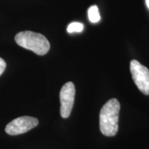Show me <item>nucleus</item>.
<instances>
[{"label":"nucleus","instance_id":"obj_1","mask_svg":"<svg viewBox=\"0 0 149 149\" xmlns=\"http://www.w3.org/2000/svg\"><path fill=\"white\" fill-rule=\"evenodd\" d=\"M120 110V102L115 98L111 99L102 108L100 114V128L103 135L113 137L117 134Z\"/></svg>","mask_w":149,"mask_h":149},{"label":"nucleus","instance_id":"obj_2","mask_svg":"<svg viewBox=\"0 0 149 149\" xmlns=\"http://www.w3.org/2000/svg\"><path fill=\"white\" fill-rule=\"evenodd\" d=\"M19 46L34 52L38 55H44L50 49V43L44 35L32 31H22L15 37Z\"/></svg>","mask_w":149,"mask_h":149},{"label":"nucleus","instance_id":"obj_3","mask_svg":"<svg viewBox=\"0 0 149 149\" xmlns=\"http://www.w3.org/2000/svg\"><path fill=\"white\" fill-rule=\"evenodd\" d=\"M130 70L134 83L139 90L149 95V70L135 59L130 61Z\"/></svg>","mask_w":149,"mask_h":149},{"label":"nucleus","instance_id":"obj_4","mask_svg":"<svg viewBox=\"0 0 149 149\" xmlns=\"http://www.w3.org/2000/svg\"><path fill=\"white\" fill-rule=\"evenodd\" d=\"M37 118L31 116H22L15 119L7 124L6 133L10 135H17L29 131L38 125Z\"/></svg>","mask_w":149,"mask_h":149},{"label":"nucleus","instance_id":"obj_5","mask_svg":"<svg viewBox=\"0 0 149 149\" xmlns=\"http://www.w3.org/2000/svg\"><path fill=\"white\" fill-rule=\"evenodd\" d=\"M75 88L71 81L66 82L63 86L59 93L60 99V114L63 118H68L73 107Z\"/></svg>","mask_w":149,"mask_h":149},{"label":"nucleus","instance_id":"obj_6","mask_svg":"<svg viewBox=\"0 0 149 149\" xmlns=\"http://www.w3.org/2000/svg\"><path fill=\"white\" fill-rule=\"evenodd\" d=\"M88 15L89 20L93 23H97L101 19L100 13H99L98 7L96 5H93L88 8Z\"/></svg>","mask_w":149,"mask_h":149},{"label":"nucleus","instance_id":"obj_7","mask_svg":"<svg viewBox=\"0 0 149 149\" xmlns=\"http://www.w3.org/2000/svg\"><path fill=\"white\" fill-rule=\"evenodd\" d=\"M84 25L79 22H72L68 25L67 28V31L69 33H72L74 32L80 33L83 31Z\"/></svg>","mask_w":149,"mask_h":149},{"label":"nucleus","instance_id":"obj_8","mask_svg":"<svg viewBox=\"0 0 149 149\" xmlns=\"http://www.w3.org/2000/svg\"><path fill=\"white\" fill-rule=\"evenodd\" d=\"M6 67V64L5 61L0 57V75H1V74L4 71Z\"/></svg>","mask_w":149,"mask_h":149},{"label":"nucleus","instance_id":"obj_9","mask_svg":"<svg viewBox=\"0 0 149 149\" xmlns=\"http://www.w3.org/2000/svg\"><path fill=\"white\" fill-rule=\"evenodd\" d=\"M146 3L147 7H148L149 9V0H146Z\"/></svg>","mask_w":149,"mask_h":149}]
</instances>
